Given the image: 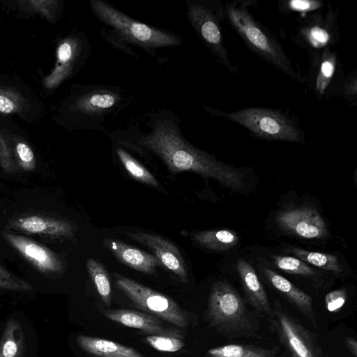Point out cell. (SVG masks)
Instances as JSON below:
<instances>
[{
    "mask_svg": "<svg viewBox=\"0 0 357 357\" xmlns=\"http://www.w3.org/2000/svg\"><path fill=\"white\" fill-rule=\"evenodd\" d=\"M150 127V131L139 137L137 143L158 156L169 172H195L213 178L233 191L241 192L245 188L246 180L242 170L189 143L174 119L155 117Z\"/></svg>",
    "mask_w": 357,
    "mask_h": 357,
    "instance_id": "6da1fadb",
    "label": "cell"
},
{
    "mask_svg": "<svg viewBox=\"0 0 357 357\" xmlns=\"http://www.w3.org/2000/svg\"><path fill=\"white\" fill-rule=\"evenodd\" d=\"M205 317L211 328L229 338L257 336L260 327L242 297L226 281L211 286Z\"/></svg>",
    "mask_w": 357,
    "mask_h": 357,
    "instance_id": "7a4b0ae2",
    "label": "cell"
},
{
    "mask_svg": "<svg viewBox=\"0 0 357 357\" xmlns=\"http://www.w3.org/2000/svg\"><path fill=\"white\" fill-rule=\"evenodd\" d=\"M96 16L112 28L114 36L146 50L179 45L181 40L172 33L136 21L100 0L90 1Z\"/></svg>",
    "mask_w": 357,
    "mask_h": 357,
    "instance_id": "3957f363",
    "label": "cell"
},
{
    "mask_svg": "<svg viewBox=\"0 0 357 357\" xmlns=\"http://www.w3.org/2000/svg\"><path fill=\"white\" fill-rule=\"evenodd\" d=\"M226 13L230 24L248 46L263 59L293 79L298 75L280 43L243 5L229 3Z\"/></svg>",
    "mask_w": 357,
    "mask_h": 357,
    "instance_id": "277c9868",
    "label": "cell"
},
{
    "mask_svg": "<svg viewBox=\"0 0 357 357\" xmlns=\"http://www.w3.org/2000/svg\"><path fill=\"white\" fill-rule=\"evenodd\" d=\"M218 115L243 126L261 138L301 143L303 134L296 124L280 111L263 107H247Z\"/></svg>",
    "mask_w": 357,
    "mask_h": 357,
    "instance_id": "5b68a950",
    "label": "cell"
},
{
    "mask_svg": "<svg viewBox=\"0 0 357 357\" xmlns=\"http://www.w3.org/2000/svg\"><path fill=\"white\" fill-rule=\"evenodd\" d=\"M117 288L138 309L179 328L190 324L191 317L173 299L127 277L115 274Z\"/></svg>",
    "mask_w": 357,
    "mask_h": 357,
    "instance_id": "8992f818",
    "label": "cell"
},
{
    "mask_svg": "<svg viewBox=\"0 0 357 357\" xmlns=\"http://www.w3.org/2000/svg\"><path fill=\"white\" fill-rule=\"evenodd\" d=\"M268 320L289 357H327L316 336L276 300Z\"/></svg>",
    "mask_w": 357,
    "mask_h": 357,
    "instance_id": "52a82bcc",
    "label": "cell"
},
{
    "mask_svg": "<svg viewBox=\"0 0 357 357\" xmlns=\"http://www.w3.org/2000/svg\"><path fill=\"white\" fill-rule=\"evenodd\" d=\"M186 13L191 25L218 61L231 73H236L238 70L231 64L224 44L218 16L212 8L201 2L190 1L187 3Z\"/></svg>",
    "mask_w": 357,
    "mask_h": 357,
    "instance_id": "ba28073f",
    "label": "cell"
},
{
    "mask_svg": "<svg viewBox=\"0 0 357 357\" xmlns=\"http://www.w3.org/2000/svg\"><path fill=\"white\" fill-rule=\"evenodd\" d=\"M280 228L291 235L319 239L328 235L326 224L314 208L302 207L282 211L276 216Z\"/></svg>",
    "mask_w": 357,
    "mask_h": 357,
    "instance_id": "9c48e42d",
    "label": "cell"
},
{
    "mask_svg": "<svg viewBox=\"0 0 357 357\" xmlns=\"http://www.w3.org/2000/svg\"><path fill=\"white\" fill-rule=\"evenodd\" d=\"M128 238L147 247L161 264L183 283L188 282L186 264L178 248L171 241L154 234L135 231L126 233Z\"/></svg>",
    "mask_w": 357,
    "mask_h": 357,
    "instance_id": "30bf717a",
    "label": "cell"
},
{
    "mask_svg": "<svg viewBox=\"0 0 357 357\" xmlns=\"http://www.w3.org/2000/svg\"><path fill=\"white\" fill-rule=\"evenodd\" d=\"M3 236L24 258L43 274L52 275L63 272V261L47 247L11 232H3Z\"/></svg>",
    "mask_w": 357,
    "mask_h": 357,
    "instance_id": "8fae6325",
    "label": "cell"
},
{
    "mask_svg": "<svg viewBox=\"0 0 357 357\" xmlns=\"http://www.w3.org/2000/svg\"><path fill=\"white\" fill-rule=\"evenodd\" d=\"M103 314L114 322L139 330L148 335H163L181 340L185 337L181 328L169 326L163 320L146 312L128 309H108L103 310Z\"/></svg>",
    "mask_w": 357,
    "mask_h": 357,
    "instance_id": "7c38bea8",
    "label": "cell"
},
{
    "mask_svg": "<svg viewBox=\"0 0 357 357\" xmlns=\"http://www.w3.org/2000/svg\"><path fill=\"white\" fill-rule=\"evenodd\" d=\"M8 227L52 239L71 238L75 232V225L66 220L37 214L15 217L9 221Z\"/></svg>",
    "mask_w": 357,
    "mask_h": 357,
    "instance_id": "4fadbf2b",
    "label": "cell"
},
{
    "mask_svg": "<svg viewBox=\"0 0 357 357\" xmlns=\"http://www.w3.org/2000/svg\"><path fill=\"white\" fill-rule=\"evenodd\" d=\"M122 100L121 94L109 89H93L78 98L73 109L91 119L105 117L119 106Z\"/></svg>",
    "mask_w": 357,
    "mask_h": 357,
    "instance_id": "5bb4252c",
    "label": "cell"
},
{
    "mask_svg": "<svg viewBox=\"0 0 357 357\" xmlns=\"http://www.w3.org/2000/svg\"><path fill=\"white\" fill-rule=\"evenodd\" d=\"M105 247L121 264L146 274H154L161 263L153 255L122 241L107 238Z\"/></svg>",
    "mask_w": 357,
    "mask_h": 357,
    "instance_id": "9a60e30c",
    "label": "cell"
},
{
    "mask_svg": "<svg viewBox=\"0 0 357 357\" xmlns=\"http://www.w3.org/2000/svg\"><path fill=\"white\" fill-rule=\"evenodd\" d=\"M236 268L247 302L258 313L266 315L267 318L271 317L273 307L253 267L246 261L239 259L236 262Z\"/></svg>",
    "mask_w": 357,
    "mask_h": 357,
    "instance_id": "2e32d148",
    "label": "cell"
},
{
    "mask_svg": "<svg viewBox=\"0 0 357 357\" xmlns=\"http://www.w3.org/2000/svg\"><path fill=\"white\" fill-rule=\"evenodd\" d=\"M269 283L280 292L297 310L315 322V313L311 297L287 279L269 268L264 269Z\"/></svg>",
    "mask_w": 357,
    "mask_h": 357,
    "instance_id": "e0dca14e",
    "label": "cell"
},
{
    "mask_svg": "<svg viewBox=\"0 0 357 357\" xmlns=\"http://www.w3.org/2000/svg\"><path fill=\"white\" fill-rule=\"evenodd\" d=\"M76 342L85 353L96 357H146L132 347L100 337L79 335Z\"/></svg>",
    "mask_w": 357,
    "mask_h": 357,
    "instance_id": "ac0fdd59",
    "label": "cell"
},
{
    "mask_svg": "<svg viewBox=\"0 0 357 357\" xmlns=\"http://www.w3.org/2000/svg\"><path fill=\"white\" fill-rule=\"evenodd\" d=\"M192 238L199 245L214 251L229 250L239 242L236 233L229 229L199 231Z\"/></svg>",
    "mask_w": 357,
    "mask_h": 357,
    "instance_id": "d6986e66",
    "label": "cell"
},
{
    "mask_svg": "<svg viewBox=\"0 0 357 357\" xmlns=\"http://www.w3.org/2000/svg\"><path fill=\"white\" fill-rule=\"evenodd\" d=\"M24 340L20 323L15 319H10L0 340V357H23Z\"/></svg>",
    "mask_w": 357,
    "mask_h": 357,
    "instance_id": "ffe728a7",
    "label": "cell"
},
{
    "mask_svg": "<svg viewBox=\"0 0 357 357\" xmlns=\"http://www.w3.org/2000/svg\"><path fill=\"white\" fill-rule=\"evenodd\" d=\"M279 348L265 349L250 344H230L210 349L207 357H275Z\"/></svg>",
    "mask_w": 357,
    "mask_h": 357,
    "instance_id": "44dd1931",
    "label": "cell"
},
{
    "mask_svg": "<svg viewBox=\"0 0 357 357\" xmlns=\"http://www.w3.org/2000/svg\"><path fill=\"white\" fill-rule=\"evenodd\" d=\"M288 251L292 253L296 258L317 266L321 269L340 274L343 271V267L338 258L331 254L312 252L298 248H289Z\"/></svg>",
    "mask_w": 357,
    "mask_h": 357,
    "instance_id": "7402d4cb",
    "label": "cell"
},
{
    "mask_svg": "<svg viewBox=\"0 0 357 357\" xmlns=\"http://www.w3.org/2000/svg\"><path fill=\"white\" fill-rule=\"evenodd\" d=\"M116 153L125 169L134 179L153 188L160 187L156 178L127 151L117 148Z\"/></svg>",
    "mask_w": 357,
    "mask_h": 357,
    "instance_id": "603a6c76",
    "label": "cell"
},
{
    "mask_svg": "<svg viewBox=\"0 0 357 357\" xmlns=\"http://www.w3.org/2000/svg\"><path fill=\"white\" fill-rule=\"evenodd\" d=\"M86 267L101 300L107 307H110L112 290L109 277L106 269L93 259L87 260Z\"/></svg>",
    "mask_w": 357,
    "mask_h": 357,
    "instance_id": "cb8c5ba5",
    "label": "cell"
},
{
    "mask_svg": "<svg viewBox=\"0 0 357 357\" xmlns=\"http://www.w3.org/2000/svg\"><path fill=\"white\" fill-rule=\"evenodd\" d=\"M81 53V43L76 38H67L59 45L56 51L57 63L70 73H72L75 60Z\"/></svg>",
    "mask_w": 357,
    "mask_h": 357,
    "instance_id": "d4e9b609",
    "label": "cell"
},
{
    "mask_svg": "<svg viewBox=\"0 0 357 357\" xmlns=\"http://www.w3.org/2000/svg\"><path fill=\"white\" fill-rule=\"evenodd\" d=\"M273 259L275 266L286 273L309 277L316 275L314 269L298 258L275 255Z\"/></svg>",
    "mask_w": 357,
    "mask_h": 357,
    "instance_id": "484cf974",
    "label": "cell"
},
{
    "mask_svg": "<svg viewBox=\"0 0 357 357\" xmlns=\"http://www.w3.org/2000/svg\"><path fill=\"white\" fill-rule=\"evenodd\" d=\"M15 158L19 171H33L36 160L31 148L24 142L18 141L14 146Z\"/></svg>",
    "mask_w": 357,
    "mask_h": 357,
    "instance_id": "4316f807",
    "label": "cell"
},
{
    "mask_svg": "<svg viewBox=\"0 0 357 357\" xmlns=\"http://www.w3.org/2000/svg\"><path fill=\"white\" fill-rule=\"evenodd\" d=\"M145 341L155 350L163 352H176L184 346L183 340L163 335H147Z\"/></svg>",
    "mask_w": 357,
    "mask_h": 357,
    "instance_id": "83f0119b",
    "label": "cell"
},
{
    "mask_svg": "<svg viewBox=\"0 0 357 357\" xmlns=\"http://www.w3.org/2000/svg\"><path fill=\"white\" fill-rule=\"evenodd\" d=\"M0 166L6 173L15 174L19 171L17 166L14 146L13 147L6 137L0 131Z\"/></svg>",
    "mask_w": 357,
    "mask_h": 357,
    "instance_id": "f1b7e54d",
    "label": "cell"
},
{
    "mask_svg": "<svg viewBox=\"0 0 357 357\" xmlns=\"http://www.w3.org/2000/svg\"><path fill=\"white\" fill-rule=\"evenodd\" d=\"M22 97L16 92L0 88V112L3 114L17 113L22 110Z\"/></svg>",
    "mask_w": 357,
    "mask_h": 357,
    "instance_id": "f546056e",
    "label": "cell"
},
{
    "mask_svg": "<svg viewBox=\"0 0 357 357\" xmlns=\"http://www.w3.org/2000/svg\"><path fill=\"white\" fill-rule=\"evenodd\" d=\"M33 289L29 282L13 275L0 264V289L27 291Z\"/></svg>",
    "mask_w": 357,
    "mask_h": 357,
    "instance_id": "4dcf8cb0",
    "label": "cell"
},
{
    "mask_svg": "<svg viewBox=\"0 0 357 357\" xmlns=\"http://www.w3.org/2000/svg\"><path fill=\"white\" fill-rule=\"evenodd\" d=\"M23 7L34 12L40 13L49 20H52L58 9V2L56 1L39 0L20 1Z\"/></svg>",
    "mask_w": 357,
    "mask_h": 357,
    "instance_id": "1f68e13d",
    "label": "cell"
},
{
    "mask_svg": "<svg viewBox=\"0 0 357 357\" xmlns=\"http://www.w3.org/2000/svg\"><path fill=\"white\" fill-rule=\"evenodd\" d=\"M346 300L347 293L344 290H334L326 294L325 297V304L328 311L335 312L343 307Z\"/></svg>",
    "mask_w": 357,
    "mask_h": 357,
    "instance_id": "d6a6232c",
    "label": "cell"
},
{
    "mask_svg": "<svg viewBox=\"0 0 357 357\" xmlns=\"http://www.w3.org/2000/svg\"><path fill=\"white\" fill-rule=\"evenodd\" d=\"M335 70V61L332 58L325 59L321 65L317 81V90L323 92L331 79Z\"/></svg>",
    "mask_w": 357,
    "mask_h": 357,
    "instance_id": "836d02e7",
    "label": "cell"
},
{
    "mask_svg": "<svg viewBox=\"0 0 357 357\" xmlns=\"http://www.w3.org/2000/svg\"><path fill=\"white\" fill-rule=\"evenodd\" d=\"M305 34L308 41L315 47H321L327 45L330 39L328 32L324 28L317 26L310 28Z\"/></svg>",
    "mask_w": 357,
    "mask_h": 357,
    "instance_id": "e575fe53",
    "label": "cell"
},
{
    "mask_svg": "<svg viewBox=\"0 0 357 357\" xmlns=\"http://www.w3.org/2000/svg\"><path fill=\"white\" fill-rule=\"evenodd\" d=\"M321 6V1L314 0H291L287 2L290 10L301 13L312 11Z\"/></svg>",
    "mask_w": 357,
    "mask_h": 357,
    "instance_id": "d590c367",
    "label": "cell"
},
{
    "mask_svg": "<svg viewBox=\"0 0 357 357\" xmlns=\"http://www.w3.org/2000/svg\"><path fill=\"white\" fill-rule=\"evenodd\" d=\"M344 343L347 347V349L349 350V351L351 353V354L354 356V357H357V342L355 338L347 337L344 339Z\"/></svg>",
    "mask_w": 357,
    "mask_h": 357,
    "instance_id": "8d00e7d4",
    "label": "cell"
}]
</instances>
